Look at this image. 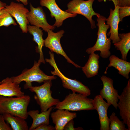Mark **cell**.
Listing matches in <instances>:
<instances>
[{
  "mask_svg": "<svg viewBox=\"0 0 130 130\" xmlns=\"http://www.w3.org/2000/svg\"><path fill=\"white\" fill-rule=\"evenodd\" d=\"M120 41L113 44L116 48L121 52L122 59L126 61L130 49V32L119 34Z\"/></svg>",
  "mask_w": 130,
  "mask_h": 130,
  "instance_id": "23",
  "label": "cell"
},
{
  "mask_svg": "<svg viewBox=\"0 0 130 130\" xmlns=\"http://www.w3.org/2000/svg\"><path fill=\"white\" fill-rule=\"evenodd\" d=\"M50 58H46L45 60L48 63L52 66L54 70L51 71V73L53 75H56L61 79L62 83V85L65 88L71 90L72 92H77L86 97L91 94V91L87 86L76 79H72L65 76L60 71L55 62L53 53L49 52Z\"/></svg>",
  "mask_w": 130,
  "mask_h": 130,
  "instance_id": "5",
  "label": "cell"
},
{
  "mask_svg": "<svg viewBox=\"0 0 130 130\" xmlns=\"http://www.w3.org/2000/svg\"><path fill=\"white\" fill-rule=\"evenodd\" d=\"M118 14L120 21H122L124 18L130 15V6H119Z\"/></svg>",
  "mask_w": 130,
  "mask_h": 130,
  "instance_id": "26",
  "label": "cell"
},
{
  "mask_svg": "<svg viewBox=\"0 0 130 130\" xmlns=\"http://www.w3.org/2000/svg\"><path fill=\"white\" fill-rule=\"evenodd\" d=\"M2 114L5 121L10 125L12 130H29L27 122L24 119L8 113Z\"/></svg>",
  "mask_w": 130,
  "mask_h": 130,
  "instance_id": "22",
  "label": "cell"
},
{
  "mask_svg": "<svg viewBox=\"0 0 130 130\" xmlns=\"http://www.w3.org/2000/svg\"><path fill=\"white\" fill-rule=\"evenodd\" d=\"M28 32L33 36V40L38 45L37 51H36L39 53V58L38 62L41 64H45V60L44 58L42 51L43 47L45 46V40L43 38V33L42 30L40 28L35 26L27 25Z\"/></svg>",
  "mask_w": 130,
  "mask_h": 130,
  "instance_id": "19",
  "label": "cell"
},
{
  "mask_svg": "<svg viewBox=\"0 0 130 130\" xmlns=\"http://www.w3.org/2000/svg\"><path fill=\"white\" fill-rule=\"evenodd\" d=\"M98 30L97 33V39L94 45L87 48L86 52L90 54L96 51L100 52V56L104 58L109 57L111 55L109 50L111 45V40L107 37V31L109 26L105 23L106 18L100 14L97 17Z\"/></svg>",
  "mask_w": 130,
  "mask_h": 130,
  "instance_id": "2",
  "label": "cell"
},
{
  "mask_svg": "<svg viewBox=\"0 0 130 130\" xmlns=\"http://www.w3.org/2000/svg\"><path fill=\"white\" fill-rule=\"evenodd\" d=\"M118 99L117 107L119 109V115L123 122L130 130V79H129L126 86Z\"/></svg>",
  "mask_w": 130,
  "mask_h": 130,
  "instance_id": "11",
  "label": "cell"
},
{
  "mask_svg": "<svg viewBox=\"0 0 130 130\" xmlns=\"http://www.w3.org/2000/svg\"><path fill=\"white\" fill-rule=\"evenodd\" d=\"M110 63L108 67H113L117 70L118 73L128 79L130 72V63L114 55L109 57Z\"/></svg>",
  "mask_w": 130,
  "mask_h": 130,
  "instance_id": "21",
  "label": "cell"
},
{
  "mask_svg": "<svg viewBox=\"0 0 130 130\" xmlns=\"http://www.w3.org/2000/svg\"><path fill=\"white\" fill-rule=\"evenodd\" d=\"M51 80L44 82L42 85L38 86H32L29 88L32 92L35 93L34 98L40 106L41 112L46 111L50 108L56 105L60 101L58 99L53 98L51 88Z\"/></svg>",
  "mask_w": 130,
  "mask_h": 130,
  "instance_id": "6",
  "label": "cell"
},
{
  "mask_svg": "<svg viewBox=\"0 0 130 130\" xmlns=\"http://www.w3.org/2000/svg\"><path fill=\"white\" fill-rule=\"evenodd\" d=\"M92 104L97 111L100 124V130H110L109 118L107 110L111 105L106 102L99 95L96 96L92 101Z\"/></svg>",
  "mask_w": 130,
  "mask_h": 130,
  "instance_id": "14",
  "label": "cell"
},
{
  "mask_svg": "<svg viewBox=\"0 0 130 130\" xmlns=\"http://www.w3.org/2000/svg\"><path fill=\"white\" fill-rule=\"evenodd\" d=\"M93 100L81 94L72 92L66 96L54 108L69 111L95 110L92 104Z\"/></svg>",
  "mask_w": 130,
  "mask_h": 130,
  "instance_id": "4",
  "label": "cell"
},
{
  "mask_svg": "<svg viewBox=\"0 0 130 130\" xmlns=\"http://www.w3.org/2000/svg\"><path fill=\"white\" fill-rule=\"evenodd\" d=\"M55 127L52 125L46 124H41L35 128L34 130H54Z\"/></svg>",
  "mask_w": 130,
  "mask_h": 130,
  "instance_id": "29",
  "label": "cell"
},
{
  "mask_svg": "<svg viewBox=\"0 0 130 130\" xmlns=\"http://www.w3.org/2000/svg\"><path fill=\"white\" fill-rule=\"evenodd\" d=\"M6 5L5 3L3 2L0 0V11L5 8Z\"/></svg>",
  "mask_w": 130,
  "mask_h": 130,
  "instance_id": "33",
  "label": "cell"
},
{
  "mask_svg": "<svg viewBox=\"0 0 130 130\" xmlns=\"http://www.w3.org/2000/svg\"><path fill=\"white\" fill-rule=\"evenodd\" d=\"M40 4L42 6L47 8L50 11L52 18L54 17L55 21L53 26L57 27L61 26L63 21L69 18L74 17L77 14L68 13L60 9L55 0H40Z\"/></svg>",
  "mask_w": 130,
  "mask_h": 130,
  "instance_id": "12",
  "label": "cell"
},
{
  "mask_svg": "<svg viewBox=\"0 0 130 130\" xmlns=\"http://www.w3.org/2000/svg\"><path fill=\"white\" fill-rule=\"evenodd\" d=\"M99 2H101L103 1L104 0H98ZM110 1H112L115 7L116 6H119V0H108Z\"/></svg>",
  "mask_w": 130,
  "mask_h": 130,
  "instance_id": "31",
  "label": "cell"
},
{
  "mask_svg": "<svg viewBox=\"0 0 130 130\" xmlns=\"http://www.w3.org/2000/svg\"><path fill=\"white\" fill-rule=\"evenodd\" d=\"M20 2H21L24 5L26 6L28 4V0H15Z\"/></svg>",
  "mask_w": 130,
  "mask_h": 130,
  "instance_id": "32",
  "label": "cell"
},
{
  "mask_svg": "<svg viewBox=\"0 0 130 130\" xmlns=\"http://www.w3.org/2000/svg\"><path fill=\"white\" fill-rule=\"evenodd\" d=\"M54 108L52 107L46 111L39 113L37 110H31L28 112V115L33 120V122L29 130H34L39 126L43 124H49V117L51 111Z\"/></svg>",
  "mask_w": 130,
  "mask_h": 130,
  "instance_id": "18",
  "label": "cell"
},
{
  "mask_svg": "<svg viewBox=\"0 0 130 130\" xmlns=\"http://www.w3.org/2000/svg\"><path fill=\"white\" fill-rule=\"evenodd\" d=\"M119 2L120 7L130 6V0H119Z\"/></svg>",
  "mask_w": 130,
  "mask_h": 130,
  "instance_id": "30",
  "label": "cell"
},
{
  "mask_svg": "<svg viewBox=\"0 0 130 130\" xmlns=\"http://www.w3.org/2000/svg\"><path fill=\"white\" fill-rule=\"evenodd\" d=\"M28 95L16 97L0 96V110L1 114L8 113L25 119L28 117L27 108L30 101Z\"/></svg>",
  "mask_w": 130,
  "mask_h": 130,
  "instance_id": "1",
  "label": "cell"
},
{
  "mask_svg": "<svg viewBox=\"0 0 130 130\" xmlns=\"http://www.w3.org/2000/svg\"><path fill=\"white\" fill-rule=\"evenodd\" d=\"M40 64L35 61L31 68L26 69L19 75L11 77L12 81L18 84L22 81H25L26 83L24 88L27 89L32 86V83L33 82L40 83L45 81L56 78L57 77L54 75L49 76L45 74L39 67Z\"/></svg>",
  "mask_w": 130,
  "mask_h": 130,
  "instance_id": "3",
  "label": "cell"
},
{
  "mask_svg": "<svg viewBox=\"0 0 130 130\" xmlns=\"http://www.w3.org/2000/svg\"><path fill=\"white\" fill-rule=\"evenodd\" d=\"M103 84V87L100 92V94L103 99H106L107 103L112 105L117 109L118 101V91L113 87V80L112 79L103 75L100 78Z\"/></svg>",
  "mask_w": 130,
  "mask_h": 130,
  "instance_id": "13",
  "label": "cell"
},
{
  "mask_svg": "<svg viewBox=\"0 0 130 130\" xmlns=\"http://www.w3.org/2000/svg\"><path fill=\"white\" fill-rule=\"evenodd\" d=\"M77 116L75 112H72L65 109H58L51 114L53 123L55 124V130H63L64 127L70 120Z\"/></svg>",
  "mask_w": 130,
  "mask_h": 130,
  "instance_id": "16",
  "label": "cell"
},
{
  "mask_svg": "<svg viewBox=\"0 0 130 130\" xmlns=\"http://www.w3.org/2000/svg\"><path fill=\"white\" fill-rule=\"evenodd\" d=\"M47 32L48 36L45 40V46L48 48L52 52H54L57 54L63 56L66 60L67 62L71 63L77 68H82L73 62L68 56L64 51L60 42L61 38L65 32L63 30L55 33L52 30H50Z\"/></svg>",
  "mask_w": 130,
  "mask_h": 130,
  "instance_id": "8",
  "label": "cell"
},
{
  "mask_svg": "<svg viewBox=\"0 0 130 130\" xmlns=\"http://www.w3.org/2000/svg\"><path fill=\"white\" fill-rule=\"evenodd\" d=\"M12 25H17L15 21L5 7L0 11V27L2 26L8 27Z\"/></svg>",
  "mask_w": 130,
  "mask_h": 130,
  "instance_id": "25",
  "label": "cell"
},
{
  "mask_svg": "<svg viewBox=\"0 0 130 130\" xmlns=\"http://www.w3.org/2000/svg\"><path fill=\"white\" fill-rule=\"evenodd\" d=\"M9 124L5 122L3 115L0 114V130H12Z\"/></svg>",
  "mask_w": 130,
  "mask_h": 130,
  "instance_id": "27",
  "label": "cell"
},
{
  "mask_svg": "<svg viewBox=\"0 0 130 130\" xmlns=\"http://www.w3.org/2000/svg\"><path fill=\"white\" fill-rule=\"evenodd\" d=\"M7 12L12 17H14L19 25L23 33L28 32L27 24H29L27 16L29 11L23 4L13 1L5 7Z\"/></svg>",
  "mask_w": 130,
  "mask_h": 130,
  "instance_id": "9",
  "label": "cell"
},
{
  "mask_svg": "<svg viewBox=\"0 0 130 130\" xmlns=\"http://www.w3.org/2000/svg\"><path fill=\"white\" fill-rule=\"evenodd\" d=\"M24 95L19 84L13 82L11 78L7 77L0 82V96L17 97Z\"/></svg>",
  "mask_w": 130,
  "mask_h": 130,
  "instance_id": "17",
  "label": "cell"
},
{
  "mask_svg": "<svg viewBox=\"0 0 130 130\" xmlns=\"http://www.w3.org/2000/svg\"><path fill=\"white\" fill-rule=\"evenodd\" d=\"M88 60L84 66L82 67V70L88 78L95 76L98 74L99 68L98 54L93 52L90 54Z\"/></svg>",
  "mask_w": 130,
  "mask_h": 130,
  "instance_id": "20",
  "label": "cell"
},
{
  "mask_svg": "<svg viewBox=\"0 0 130 130\" xmlns=\"http://www.w3.org/2000/svg\"><path fill=\"white\" fill-rule=\"evenodd\" d=\"M72 119L69 121L64 127L63 130H83L81 127H79L77 128L74 127V122L73 120Z\"/></svg>",
  "mask_w": 130,
  "mask_h": 130,
  "instance_id": "28",
  "label": "cell"
},
{
  "mask_svg": "<svg viewBox=\"0 0 130 130\" xmlns=\"http://www.w3.org/2000/svg\"><path fill=\"white\" fill-rule=\"evenodd\" d=\"M95 0H72L67 4L68 8L65 11L69 13L84 16L89 21L91 28H95V21L92 17L94 15L97 17L100 14L95 12L93 9L92 5Z\"/></svg>",
  "mask_w": 130,
  "mask_h": 130,
  "instance_id": "7",
  "label": "cell"
},
{
  "mask_svg": "<svg viewBox=\"0 0 130 130\" xmlns=\"http://www.w3.org/2000/svg\"><path fill=\"white\" fill-rule=\"evenodd\" d=\"M0 114H1V112L0 110Z\"/></svg>",
  "mask_w": 130,
  "mask_h": 130,
  "instance_id": "34",
  "label": "cell"
},
{
  "mask_svg": "<svg viewBox=\"0 0 130 130\" xmlns=\"http://www.w3.org/2000/svg\"><path fill=\"white\" fill-rule=\"evenodd\" d=\"M119 7V6L115 7L114 10L110 8L109 16L106 20V24L110 28L107 35L109 36H110L109 38L112 41L113 44L120 41L121 40L119 37L118 32V25L120 21L118 14Z\"/></svg>",
  "mask_w": 130,
  "mask_h": 130,
  "instance_id": "15",
  "label": "cell"
},
{
  "mask_svg": "<svg viewBox=\"0 0 130 130\" xmlns=\"http://www.w3.org/2000/svg\"><path fill=\"white\" fill-rule=\"evenodd\" d=\"M29 7L30 11L27 13V19L31 25L39 28L41 27L46 32L49 30H53L55 29L56 27L50 25L48 23L45 13L41 7L35 8L31 3Z\"/></svg>",
  "mask_w": 130,
  "mask_h": 130,
  "instance_id": "10",
  "label": "cell"
},
{
  "mask_svg": "<svg viewBox=\"0 0 130 130\" xmlns=\"http://www.w3.org/2000/svg\"><path fill=\"white\" fill-rule=\"evenodd\" d=\"M109 119L110 130H129L126 128L123 122L119 119L114 112L112 113Z\"/></svg>",
  "mask_w": 130,
  "mask_h": 130,
  "instance_id": "24",
  "label": "cell"
}]
</instances>
